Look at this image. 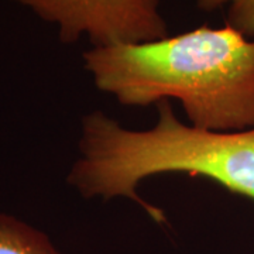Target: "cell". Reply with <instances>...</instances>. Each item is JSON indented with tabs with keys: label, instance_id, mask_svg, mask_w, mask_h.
Listing matches in <instances>:
<instances>
[{
	"label": "cell",
	"instance_id": "obj_1",
	"mask_svg": "<svg viewBox=\"0 0 254 254\" xmlns=\"http://www.w3.org/2000/svg\"><path fill=\"white\" fill-rule=\"evenodd\" d=\"M82 60L93 85L123 106L174 99L195 128L227 133L254 127V38L229 24L89 48Z\"/></svg>",
	"mask_w": 254,
	"mask_h": 254
},
{
	"label": "cell",
	"instance_id": "obj_2",
	"mask_svg": "<svg viewBox=\"0 0 254 254\" xmlns=\"http://www.w3.org/2000/svg\"><path fill=\"white\" fill-rule=\"evenodd\" d=\"M155 108L157 122L147 130L127 128L99 110L83 116L79 157L66 178L73 190L86 199L133 200L157 220L161 210L138 195L140 184L154 175L205 177L254 200V127L206 131L182 123L170 100Z\"/></svg>",
	"mask_w": 254,
	"mask_h": 254
},
{
	"label": "cell",
	"instance_id": "obj_3",
	"mask_svg": "<svg viewBox=\"0 0 254 254\" xmlns=\"http://www.w3.org/2000/svg\"><path fill=\"white\" fill-rule=\"evenodd\" d=\"M58 28L64 44L83 36L92 48L137 44L168 36L160 0H11Z\"/></svg>",
	"mask_w": 254,
	"mask_h": 254
},
{
	"label": "cell",
	"instance_id": "obj_4",
	"mask_svg": "<svg viewBox=\"0 0 254 254\" xmlns=\"http://www.w3.org/2000/svg\"><path fill=\"white\" fill-rule=\"evenodd\" d=\"M0 254H63L44 232L0 212Z\"/></svg>",
	"mask_w": 254,
	"mask_h": 254
},
{
	"label": "cell",
	"instance_id": "obj_5",
	"mask_svg": "<svg viewBox=\"0 0 254 254\" xmlns=\"http://www.w3.org/2000/svg\"><path fill=\"white\" fill-rule=\"evenodd\" d=\"M196 6L205 13L226 7V24L254 38V0H196Z\"/></svg>",
	"mask_w": 254,
	"mask_h": 254
}]
</instances>
